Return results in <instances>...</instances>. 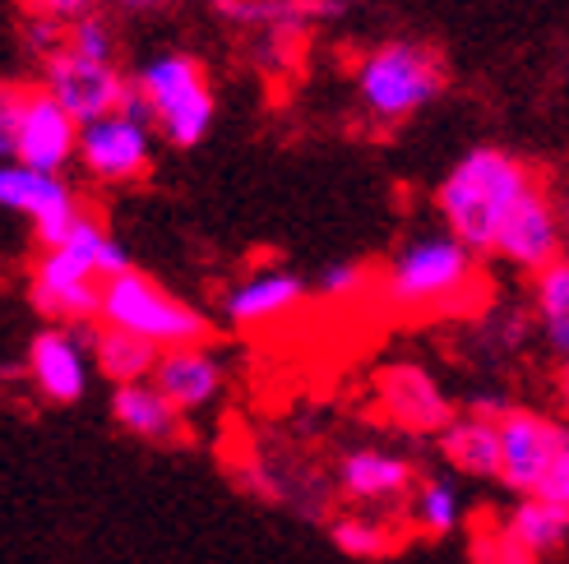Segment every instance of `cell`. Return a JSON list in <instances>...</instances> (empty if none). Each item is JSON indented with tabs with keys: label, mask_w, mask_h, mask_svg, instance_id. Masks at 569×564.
Returning a JSON list of instances; mask_svg holds the SVG:
<instances>
[{
	"label": "cell",
	"mask_w": 569,
	"mask_h": 564,
	"mask_svg": "<svg viewBox=\"0 0 569 564\" xmlns=\"http://www.w3.org/2000/svg\"><path fill=\"white\" fill-rule=\"evenodd\" d=\"M111 416H117L121 431H130L134 440H149V444H177L186 435V416L167 403V393L153 380L111 389Z\"/></svg>",
	"instance_id": "d6986e66"
},
{
	"label": "cell",
	"mask_w": 569,
	"mask_h": 564,
	"mask_svg": "<svg viewBox=\"0 0 569 564\" xmlns=\"http://www.w3.org/2000/svg\"><path fill=\"white\" fill-rule=\"evenodd\" d=\"M130 273L126 245L83 213L66 241L42 245L28 269V301L47 324H89L102 315V282Z\"/></svg>",
	"instance_id": "6da1fadb"
},
{
	"label": "cell",
	"mask_w": 569,
	"mask_h": 564,
	"mask_svg": "<svg viewBox=\"0 0 569 564\" xmlns=\"http://www.w3.org/2000/svg\"><path fill=\"white\" fill-rule=\"evenodd\" d=\"M542 500H551V504H560V510L569 514V440H565V449H560V463L551 467V476H547V486L537 491Z\"/></svg>",
	"instance_id": "f546056e"
},
{
	"label": "cell",
	"mask_w": 569,
	"mask_h": 564,
	"mask_svg": "<svg viewBox=\"0 0 569 564\" xmlns=\"http://www.w3.org/2000/svg\"><path fill=\"white\" fill-rule=\"evenodd\" d=\"M301 301H306V282L292 269H254L227 288L222 315L237 329H264V324L288 320Z\"/></svg>",
	"instance_id": "2e32d148"
},
{
	"label": "cell",
	"mask_w": 569,
	"mask_h": 564,
	"mask_svg": "<svg viewBox=\"0 0 569 564\" xmlns=\"http://www.w3.org/2000/svg\"><path fill=\"white\" fill-rule=\"evenodd\" d=\"M560 213H565V260H569V200L560 204Z\"/></svg>",
	"instance_id": "d6a6232c"
},
{
	"label": "cell",
	"mask_w": 569,
	"mask_h": 564,
	"mask_svg": "<svg viewBox=\"0 0 569 564\" xmlns=\"http://www.w3.org/2000/svg\"><path fill=\"white\" fill-rule=\"evenodd\" d=\"M79 162L93 181H107V185L139 181L153 162V117H149V107L139 98H130L121 111L83 125L79 130Z\"/></svg>",
	"instance_id": "ba28073f"
},
{
	"label": "cell",
	"mask_w": 569,
	"mask_h": 564,
	"mask_svg": "<svg viewBox=\"0 0 569 564\" xmlns=\"http://www.w3.org/2000/svg\"><path fill=\"white\" fill-rule=\"evenodd\" d=\"M89 348H93V365H98V375H107L111 384H144L153 380L158 371V348L144 343V338H134V333H121V329H107V324H93L89 329Z\"/></svg>",
	"instance_id": "44dd1931"
},
{
	"label": "cell",
	"mask_w": 569,
	"mask_h": 564,
	"mask_svg": "<svg viewBox=\"0 0 569 564\" xmlns=\"http://www.w3.org/2000/svg\"><path fill=\"white\" fill-rule=\"evenodd\" d=\"M491 260L519 269L528 278L547 273L551 264L565 260V213L547 194V185H537L528 200L509 213V222L496 236V255Z\"/></svg>",
	"instance_id": "5bb4252c"
},
{
	"label": "cell",
	"mask_w": 569,
	"mask_h": 564,
	"mask_svg": "<svg viewBox=\"0 0 569 564\" xmlns=\"http://www.w3.org/2000/svg\"><path fill=\"white\" fill-rule=\"evenodd\" d=\"M66 47L89 56V61H117V38H111V23L102 14H89L66 28Z\"/></svg>",
	"instance_id": "4316f807"
},
{
	"label": "cell",
	"mask_w": 569,
	"mask_h": 564,
	"mask_svg": "<svg viewBox=\"0 0 569 564\" xmlns=\"http://www.w3.org/2000/svg\"><path fill=\"white\" fill-rule=\"evenodd\" d=\"M532 320L542 329L547 348L569 361V260L532 278Z\"/></svg>",
	"instance_id": "cb8c5ba5"
},
{
	"label": "cell",
	"mask_w": 569,
	"mask_h": 564,
	"mask_svg": "<svg viewBox=\"0 0 569 564\" xmlns=\"http://www.w3.org/2000/svg\"><path fill=\"white\" fill-rule=\"evenodd\" d=\"M42 89L61 102L79 125H93L134 98V74H121L117 61H89L70 47L42 61Z\"/></svg>",
	"instance_id": "9c48e42d"
},
{
	"label": "cell",
	"mask_w": 569,
	"mask_h": 564,
	"mask_svg": "<svg viewBox=\"0 0 569 564\" xmlns=\"http://www.w3.org/2000/svg\"><path fill=\"white\" fill-rule=\"evenodd\" d=\"M333 482L343 491L348 504H361V510H371V504H398V500H412L417 491V467L393 454V449H348L343 459L333 467Z\"/></svg>",
	"instance_id": "9a60e30c"
},
{
	"label": "cell",
	"mask_w": 569,
	"mask_h": 564,
	"mask_svg": "<svg viewBox=\"0 0 569 564\" xmlns=\"http://www.w3.org/2000/svg\"><path fill=\"white\" fill-rule=\"evenodd\" d=\"M329 542L348 560H389V555L403 551V527L380 518V514L348 510V514L329 518Z\"/></svg>",
	"instance_id": "7402d4cb"
},
{
	"label": "cell",
	"mask_w": 569,
	"mask_h": 564,
	"mask_svg": "<svg viewBox=\"0 0 569 564\" xmlns=\"http://www.w3.org/2000/svg\"><path fill=\"white\" fill-rule=\"evenodd\" d=\"M440 459L472 482H500V421L459 412L436 440Z\"/></svg>",
	"instance_id": "ac0fdd59"
},
{
	"label": "cell",
	"mask_w": 569,
	"mask_h": 564,
	"mask_svg": "<svg viewBox=\"0 0 569 564\" xmlns=\"http://www.w3.org/2000/svg\"><path fill=\"white\" fill-rule=\"evenodd\" d=\"M505 523L515 527V537L537 555V560H551L569 546V514L560 504L542 500V495H528V500H515V510L505 514Z\"/></svg>",
	"instance_id": "603a6c76"
},
{
	"label": "cell",
	"mask_w": 569,
	"mask_h": 564,
	"mask_svg": "<svg viewBox=\"0 0 569 564\" xmlns=\"http://www.w3.org/2000/svg\"><path fill=\"white\" fill-rule=\"evenodd\" d=\"M408 514H412V527L426 532V537H449L463 523V504L445 476H421L408 500Z\"/></svg>",
	"instance_id": "d4e9b609"
},
{
	"label": "cell",
	"mask_w": 569,
	"mask_h": 564,
	"mask_svg": "<svg viewBox=\"0 0 569 564\" xmlns=\"http://www.w3.org/2000/svg\"><path fill=\"white\" fill-rule=\"evenodd\" d=\"M357 102L366 107V117L376 121H408L412 111L426 102H436L445 89V66L426 42H380L357 61L352 70Z\"/></svg>",
	"instance_id": "277c9868"
},
{
	"label": "cell",
	"mask_w": 569,
	"mask_h": 564,
	"mask_svg": "<svg viewBox=\"0 0 569 564\" xmlns=\"http://www.w3.org/2000/svg\"><path fill=\"white\" fill-rule=\"evenodd\" d=\"M121 10H130V14H149V10H162V6H177V0H117Z\"/></svg>",
	"instance_id": "4dcf8cb0"
},
{
	"label": "cell",
	"mask_w": 569,
	"mask_h": 564,
	"mask_svg": "<svg viewBox=\"0 0 569 564\" xmlns=\"http://www.w3.org/2000/svg\"><path fill=\"white\" fill-rule=\"evenodd\" d=\"M468 555H472V564H542V560H537V555L515 537V527L505 523V514H500V518L481 514V518L472 523Z\"/></svg>",
	"instance_id": "484cf974"
},
{
	"label": "cell",
	"mask_w": 569,
	"mask_h": 564,
	"mask_svg": "<svg viewBox=\"0 0 569 564\" xmlns=\"http://www.w3.org/2000/svg\"><path fill=\"white\" fill-rule=\"evenodd\" d=\"M153 384L167 393V403H172L181 416L186 412H204L218 393H222V361L204 348H172L158 356V371H153Z\"/></svg>",
	"instance_id": "e0dca14e"
},
{
	"label": "cell",
	"mask_w": 569,
	"mask_h": 564,
	"mask_svg": "<svg viewBox=\"0 0 569 564\" xmlns=\"http://www.w3.org/2000/svg\"><path fill=\"white\" fill-rule=\"evenodd\" d=\"M380 296L398 315H463L481 301L477 255L453 232H417L389 255Z\"/></svg>",
	"instance_id": "3957f363"
},
{
	"label": "cell",
	"mask_w": 569,
	"mask_h": 564,
	"mask_svg": "<svg viewBox=\"0 0 569 564\" xmlns=\"http://www.w3.org/2000/svg\"><path fill=\"white\" fill-rule=\"evenodd\" d=\"M569 440V426L547 412L509 407L500 416V486L509 495H537L547 486L551 467L560 463V449Z\"/></svg>",
	"instance_id": "30bf717a"
},
{
	"label": "cell",
	"mask_w": 569,
	"mask_h": 564,
	"mask_svg": "<svg viewBox=\"0 0 569 564\" xmlns=\"http://www.w3.org/2000/svg\"><path fill=\"white\" fill-rule=\"evenodd\" d=\"M23 6V14L28 19H51V23H79V19H89V14H98L93 6L98 0H19Z\"/></svg>",
	"instance_id": "f1b7e54d"
},
{
	"label": "cell",
	"mask_w": 569,
	"mask_h": 564,
	"mask_svg": "<svg viewBox=\"0 0 569 564\" xmlns=\"http://www.w3.org/2000/svg\"><path fill=\"white\" fill-rule=\"evenodd\" d=\"M79 130L83 125L42 83H6L0 89V149H6V162L66 177V167L79 162Z\"/></svg>",
	"instance_id": "5b68a950"
},
{
	"label": "cell",
	"mask_w": 569,
	"mask_h": 564,
	"mask_svg": "<svg viewBox=\"0 0 569 564\" xmlns=\"http://www.w3.org/2000/svg\"><path fill=\"white\" fill-rule=\"evenodd\" d=\"M98 324L107 329H121L153 343L158 352H172V348H194L209 338V320L199 315L194 305H186L181 296H172L167 288H158L153 278L144 273H121L102 282V315Z\"/></svg>",
	"instance_id": "52a82bcc"
},
{
	"label": "cell",
	"mask_w": 569,
	"mask_h": 564,
	"mask_svg": "<svg viewBox=\"0 0 569 564\" xmlns=\"http://www.w3.org/2000/svg\"><path fill=\"white\" fill-rule=\"evenodd\" d=\"M218 10L227 19L254 28V33L297 42L306 28H316L343 10V0H218Z\"/></svg>",
	"instance_id": "ffe728a7"
},
{
	"label": "cell",
	"mask_w": 569,
	"mask_h": 564,
	"mask_svg": "<svg viewBox=\"0 0 569 564\" xmlns=\"http://www.w3.org/2000/svg\"><path fill=\"white\" fill-rule=\"evenodd\" d=\"M89 371L93 365V348L89 338L70 324H47L28 338L23 352V375L38 389V399L47 403H79L83 389H89Z\"/></svg>",
	"instance_id": "4fadbf2b"
},
{
	"label": "cell",
	"mask_w": 569,
	"mask_h": 564,
	"mask_svg": "<svg viewBox=\"0 0 569 564\" xmlns=\"http://www.w3.org/2000/svg\"><path fill=\"white\" fill-rule=\"evenodd\" d=\"M556 393H560V407L569 412V361H560V371H556Z\"/></svg>",
	"instance_id": "1f68e13d"
},
{
	"label": "cell",
	"mask_w": 569,
	"mask_h": 564,
	"mask_svg": "<svg viewBox=\"0 0 569 564\" xmlns=\"http://www.w3.org/2000/svg\"><path fill=\"white\" fill-rule=\"evenodd\" d=\"M376 407L393 431L417 435V440H440V431L449 426L459 407L449 403V393L440 389V380L417 361H385L376 371Z\"/></svg>",
	"instance_id": "8fae6325"
},
{
	"label": "cell",
	"mask_w": 569,
	"mask_h": 564,
	"mask_svg": "<svg viewBox=\"0 0 569 564\" xmlns=\"http://www.w3.org/2000/svg\"><path fill=\"white\" fill-rule=\"evenodd\" d=\"M316 292L329 296V301H352V296L366 292V269L361 264H348V260H333V264L320 269Z\"/></svg>",
	"instance_id": "83f0119b"
},
{
	"label": "cell",
	"mask_w": 569,
	"mask_h": 564,
	"mask_svg": "<svg viewBox=\"0 0 569 564\" xmlns=\"http://www.w3.org/2000/svg\"><path fill=\"white\" fill-rule=\"evenodd\" d=\"M532 190L537 177L523 158L496 144H477L445 172L436 190V209L445 218V232L459 236L477 260H491L500 228Z\"/></svg>",
	"instance_id": "7a4b0ae2"
},
{
	"label": "cell",
	"mask_w": 569,
	"mask_h": 564,
	"mask_svg": "<svg viewBox=\"0 0 569 564\" xmlns=\"http://www.w3.org/2000/svg\"><path fill=\"white\" fill-rule=\"evenodd\" d=\"M134 98L172 149H194L213 125V89L204 66L186 51H158L134 70Z\"/></svg>",
	"instance_id": "8992f818"
},
{
	"label": "cell",
	"mask_w": 569,
	"mask_h": 564,
	"mask_svg": "<svg viewBox=\"0 0 569 564\" xmlns=\"http://www.w3.org/2000/svg\"><path fill=\"white\" fill-rule=\"evenodd\" d=\"M0 204L10 213L33 222V236H38V250L42 245H56L66 241L70 228L83 218L79 200L66 177L56 172H33V167H19V162H6L0 167Z\"/></svg>",
	"instance_id": "7c38bea8"
}]
</instances>
